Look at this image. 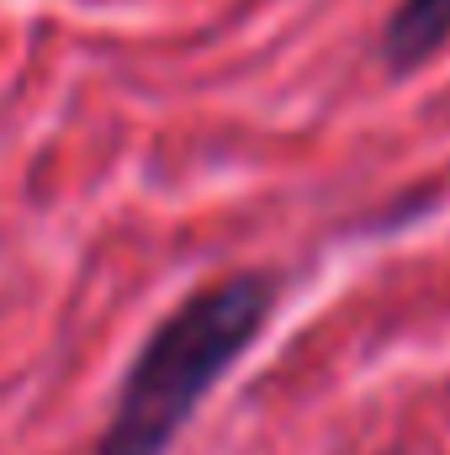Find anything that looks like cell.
Returning <instances> with one entry per match:
<instances>
[{
    "label": "cell",
    "mask_w": 450,
    "mask_h": 455,
    "mask_svg": "<svg viewBox=\"0 0 450 455\" xmlns=\"http://www.w3.org/2000/svg\"><path fill=\"white\" fill-rule=\"evenodd\" d=\"M450 43V0H398L382 27V64L408 75Z\"/></svg>",
    "instance_id": "cell-2"
},
{
    "label": "cell",
    "mask_w": 450,
    "mask_h": 455,
    "mask_svg": "<svg viewBox=\"0 0 450 455\" xmlns=\"http://www.w3.org/2000/svg\"><path fill=\"white\" fill-rule=\"evenodd\" d=\"M276 313V275L233 270L181 297L138 344L91 455H170L213 387L254 349Z\"/></svg>",
    "instance_id": "cell-1"
}]
</instances>
